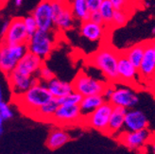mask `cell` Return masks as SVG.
<instances>
[{
    "label": "cell",
    "instance_id": "1",
    "mask_svg": "<svg viewBox=\"0 0 155 154\" xmlns=\"http://www.w3.org/2000/svg\"><path fill=\"white\" fill-rule=\"evenodd\" d=\"M52 98L53 97L46 88L45 83L40 80L33 84L24 94L20 96H12V100L17 105L20 111L30 118L33 116L39 108L48 103Z\"/></svg>",
    "mask_w": 155,
    "mask_h": 154
},
{
    "label": "cell",
    "instance_id": "2",
    "mask_svg": "<svg viewBox=\"0 0 155 154\" xmlns=\"http://www.w3.org/2000/svg\"><path fill=\"white\" fill-rule=\"evenodd\" d=\"M119 54L120 52L111 45H103L90 56L89 63L102 73L108 82L115 84L118 82L117 63Z\"/></svg>",
    "mask_w": 155,
    "mask_h": 154
},
{
    "label": "cell",
    "instance_id": "3",
    "mask_svg": "<svg viewBox=\"0 0 155 154\" xmlns=\"http://www.w3.org/2000/svg\"><path fill=\"white\" fill-rule=\"evenodd\" d=\"M56 45V38L54 31H44L38 29L28 38L27 43L28 51L45 61L52 54Z\"/></svg>",
    "mask_w": 155,
    "mask_h": 154
},
{
    "label": "cell",
    "instance_id": "4",
    "mask_svg": "<svg viewBox=\"0 0 155 154\" xmlns=\"http://www.w3.org/2000/svg\"><path fill=\"white\" fill-rule=\"evenodd\" d=\"M28 52L27 44H0V71L6 76L16 68L19 61Z\"/></svg>",
    "mask_w": 155,
    "mask_h": 154
},
{
    "label": "cell",
    "instance_id": "5",
    "mask_svg": "<svg viewBox=\"0 0 155 154\" xmlns=\"http://www.w3.org/2000/svg\"><path fill=\"white\" fill-rule=\"evenodd\" d=\"M71 83L74 92L81 95V97H88L103 95V92L109 82L97 80L85 72L81 71L75 77Z\"/></svg>",
    "mask_w": 155,
    "mask_h": 154
},
{
    "label": "cell",
    "instance_id": "6",
    "mask_svg": "<svg viewBox=\"0 0 155 154\" xmlns=\"http://www.w3.org/2000/svg\"><path fill=\"white\" fill-rule=\"evenodd\" d=\"M54 28L59 31H67L73 28L75 18L66 0H51Z\"/></svg>",
    "mask_w": 155,
    "mask_h": 154
},
{
    "label": "cell",
    "instance_id": "7",
    "mask_svg": "<svg viewBox=\"0 0 155 154\" xmlns=\"http://www.w3.org/2000/svg\"><path fill=\"white\" fill-rule=\"evenodd\" d=\"M113 108L114 106L109 101L104 102L92 113L83 117L82 125L98 130L102 133H106Z\"/></svg>",
    "mask_w": 155,
    "mask_h": 154
},
{
    "label": "cell",
    "instance_id": "8",
    "mask_svg": "<svg viewBox=\"0 0 155 154\" xmlns=\"http://www.w3.org/2000/svg\"><path fill=\"white\" fill-rule=\"evenodd\" d=\"M82 115L79 105H59L51 123L58 127L82 125Z\"/></svg>",
    "mask_w": 155,
    "mask_h": 154
},
{
    "label": "cell",
    "instance_id": "9",
    "mask_svg": "<svg viewBox=\"0 0 155 154\" xmlns=\"http://www.w3.org/2000/svg\"><path fill=\"white\" fill-rule=\"evenodd\" d=\"M109 101L114 107H121L126 110L134 109L139 103L136 92L130 86H115Z\"/></svg>",
    "mask_w": 155,
    "mask_h": 154
},
{
    "label": "cell",
    "instance_id": "10",
    "mask_svg": "<svg viewBox=\"0 0 155 154\" xmlns=\"http://www.w3.org/2000/svg\"><path fill=\"white\" fill-rule=\"evenodd\" d=\"M152 133L150 130L142 129L138 132H128V130H122V132L116 136L117 141L125 146L126 148L131 150H138L148 145Z\"/></svg>",
    "mask_w": 155,
    "mask_h": 154
},
{
    "label": "cell",
    "instance_id": "11",
    "mask_svg": "<svg viewBox=\"0 0 155 154\" xmlns=\"http://www.w3.org/2000/svg\"><path fill=\"white\" fill-rule=\"evenodd\" d=\"M28 38L23 17H15L10 20L9 28L3 36L1 43L8 44H27Z\"/></svg>",
    "mask_w": 155,
    "mask_h": 154
},
{
    "label": "cell",
    "instance_id": "12",
    "mask_svg": "<svg viewBox=\"0 0 155 154\" xmlns=\"http://www.w3.org/2000/svg\"><path fill=\"white\" fill-rule=\"evenodd\" d=\"M31 15L36 21L38 29L44 31H51L55 28L53 22L51 0H42L36 6Z\"/></svg>",
    "mask_w": 155,
    "mask_h": 154
},
{
    "label": "cell",
    "instance_id": "13",
    "mask_svg": "<svg viewBox=\"0 0 155 154\" xmlns=\"http://www.w3.org/2000/svg\"><path fill=\"white\" fill-rule=\"evenodd\" d=\"M117 75L118 82L125 84L127 86L134 85L139 79L138 69L130 63V61L125 57V55L122 52H120L118 58Z\"/></svg>",
    "mask_w": 155,
    "mask_h": 154
},
{
    "label": "cell",
    "instance_id": "14",
    "mask_svg": "<svg viewBox=\"0 0 155 154\" xmlns=\"http://www.w3.org/2000/svg\"><path fill=\"white\" fill-rule=\"evenodd\" d=\"M7 78L13 97L24 94L26 91H28L33 84H35L39 80L37 77L24 76L15 70L8 75Z\"/></svg>",
    "mask_w": 155,
    "mask_h": 154
},
{
    "label": "cell",
    "instance_id": "15",
    "mask_svg": "<svg viewBox=\"0 0 155 154\" xmlns=\"http://www.w3.org/2000/svg\"><path fill=\"white\" fill-rule=\"evenodd\" d=\"M150 126V122L147 115L137 109L127 110L125 120H124V130L128 132H138V130L147 129Z\"/></svg>",
    "mask_w": 155,
    "mask_h": 154
},
{
    "label": "cell",
    "instance_id": "16",
    "mask_svg": "<svg viewBox=\"0 0 155 154\" xmlns=\"http://www.w3.org/2000/svg\"><path fill=\"white\" fill-rule=\"evenodd\" d=\"M44 64L45 63L42 59L28 51L19 61L14 70L24 76L37 77L39 70Z\"/></svg>",
    "mask_w": 155,
    "mask_h": 154
},
{
    "label": "cell",
    "instance_id": "17",
    "mask_svg": "<svg viewBox=\"0 0 155 154\" xmlns=\"http://www.w3.org/2000/svg\"><path fill=\"white\" fill-rule=\"evenodd\" d=\"M139 79L143 80H150L155 74V52L151 47L150 41H147L144 57L138 68Z\"/></svg>",
    "mask_w": 155,
    "mask_h": 154
},
{
    "label": "cell",
    "instance_id": "18",
    "mask_svg": "<svg viewBox=\"0 0 155 154\" xmlns=\"http://www.w3.org/2000/svg\"><path fill=\"white\" fill-rule=\"evenodd\" d=\"M106 26L98 25L90 20L81 22L80 27V34L82 38L91 43H98L103 40L106 32Z\"/></svg>",
    "mask_w": 155,
    "mask_h": 154
},
{
    "label": "cell",
    "instance_id": "19",
    "mask_svg": "<svg viewBox=\"0 0 155 154\" xmlns=\"http://www.w3.org/2000/svg\"><path fill=\"white\" fill-rule=\"evenodd\" d=\"M71 135L63 127H54L50 129L45 141V146L50 150H57L71 141Z\"/></svg>",
    "mask_w": 155,
    "mask_h": 154
},
{
    "label": "cell",
    "instance_id": "20",
    "mask_svg": "<svg viewBox=\"0 0 155 154\" xmlns=\"http://www.w3.org/2000/svg\"><path fill=\"white\" fill-rule=\"evenodd\" d=\"M127 110L121 107H114L111 116L108 123L106 134L111 136H117L124 129V120H125Z\"/></svg>",
    "mask_w": 155,
    "mask_h": 154
},
{
    "label": "cell",
    "instance_id": "21",
    "mask_svg": "<svg viewBox=\"0 0 155 154\" xmlns=\"http://www.w3.org/2000/svg\"><path fill=\"white\" fill-rule=\"evenodd\" d=\"M45 86L54 98L63 97L74 92L71 82L60 80L56 77H54L53 79L45 82Z\"/></svg>",
    "mask_w": 155,
    "mask_h": 154
},
{
    "label": "cell",
    "instance_id": "22",
    "mask_svg": "<svg viewBox=\"0 0 155 154\" xmlns=\"http://www.w3.org/2000/svg\"><path fill=\"white\" fill-rule=\"evenodd\" d=\"M104 102H106V99L102 95L82 97L81 101L79 104L82 117H85L88 114L92 113L99 106H101Z\"/></svg>",
    "mask_w": 155,
    "mask_h": 154
},
{
    "label": "cell",
    "instance_id": "23",
    "mask_svg": "<svg viewBox=\"0 0 155 154\" xmlns=\"http://www.w3.org/2000/svg\"><path fill=\"white\" fill-rule=\"evenodd\" d=\"M58 107H59V104H58L57 99L53 97L48 103L44 104L42 107L39 108L31 118L42 121V122L51 123L52 117H53V115L55 113Z\"/></svg>",
    "mask_w": 155,
    "mask_h": 154
},
{
    "label": "cell",
    "instance_id": "24",
    "mask_svg": "<svg viewBox=\"0 0 155 154\" xmlns=\"http://www.w3.org/2000/svg\"><path fill=\"white\" fill-rule=\"evenodd\" d=\"M68 3L75 20L80 21L81 23L89 20L90 11L87 0H70V2Z\"/></svg>",
    "mask_w": 155,
    "mask_h": 154
},
{
    "label": "cell",
    "instance_id": "25",
    "mask_svg": "<svg viewBox=\"0 0 155 154\" xmlns=\"http://www.w3.org/2000/svg\"><path fill=\"white\" fill-rule=\"evenodd\" d=\"M146 42L142 43H138L133 47H130L127 50L123 51L122 53L125 55V57L130 61V63L133 64L134 67L137 69L140 66V64L142 61V59L144 57V53H145V48H146Z\"/></svg>",
    "mask_w": 155,
    "mask_h": 154
},
{
    "label": "cell",
    "instance_id": "26",
    "mask_svg": "<svg viewBox=\"0 0 155 154\" xmlns=\"http://www.w3.org/2000/svg\"><path fill=\"white\" fill-rule=\"evenodd\" d=\"M98 11L100 13L103 20V25L106 27L112 26L113 16L114 12V8L111 4L109 0H103V2L100 5Z\"/></svg>",
    "mask_w": 155,
    "mask_h": 154
},
{
    "label": "cell",
    "instance_id": "27",
    "mask_svg": "<svg viewBox=\"0 0 155 154\" xmlns=\"http://www.w3.org/2000/svg\"><path fill=\"white\" fill-rule=\"evenodd\" d=\"M14 113L10 104H8L4 99L3 88L0 84V118L4 121L10 120L13 117Z\"/></svg>",
    "mask_w": 155,
    "mask_h": 154
},
{
    "label": "cell",
    "instance_id": "28",
    "mask_svg": "<svg viewBox=\"0 0 155 154\" xmlns=\"http://www.w3.org/2000/svg\"><path fill=\"white\" fill-rule=\"evenodd\" d=\"M129 12L126 11H120V10H114L112 26L114 28H120L127 24L129 20Z\"/></svg>",
    "mask_w": 155,
    "mask_h": 154
},
{
    "label": "cell",
    "instance_id": "29",
    "mask_svg": "<svg viewBox=\"0 0 155 154\" xmlns=\"http://www.w3.org/2000/svg\"><path fill=\"white\" fill-rule=\"evenodd\" d=\"M82 97L79 95L76 92H72L71 94H69L65 97L56 98L59 105H79L81 101Z\"/></svg>",
    "mask_w": 155,
    "mask_h": 154
},
{
    "label": "cell",
    "instance_id": "30",
    "mask_svg": "<svg viewBox=\"0 0 155 154\" xmlns=\"http://www.w3.org/2000/svg\"><path fill=\"white\" fill-rule=\"evenodd\" d=\"M54 77H55V75H54L53 71L48 66H46L45 64L42 65V67L40 68V70H39V72L37 74L38 80L42 82H45V83L50 80L51 79H53Z\"/></svg>",
    "mask_w": 155,
    "mask_h": 154
},
{
    "label": "cell",
    "instance_id": "31",
    "mask_svg": "<svg viewBox=\"0 0 155 154\" xmlns=\"http://www.w3.org/2000/svg\"><path fill=\"white\" fill-rule=\"evenodd\" d=\"M23 20H24V25H25V28L27 30V33H28V37H30L38 30L36 21L33 18L32 15H28L26 17H23Z\"/></svg>",
    "mask_w": 155,
    "mask_h": 154
},
{
    "label": "cell",
    "instance_id": "32",
    "mask_svg": "<svg viewBox=\"0 0 155 154\" xmlns=\"http://www.w3.org/2000/svg\"><path fill=\"white\" fill-rule=\"evenodd\" d=\"M114 10H120V11H128L129 9V3L130 0H109Z\"/></svg>",
    "mask_w": 155,
    "mask_h": 154
},
{
    "label": "cell",
    "instance_id": "33",
    "mask_svg": "<svg viewBox=\"0 0 155 154\" xmlns=\"http://www.w3.org/2000/svg\"><path fill=\"white\" fill-rule=\"evenodd\" d=\"M89 20L93 23H96V24H98V25H103V20H102V17L101 15H100L99 11H92L90 12V17H89Z\"/></svg>",
    "mask_w": 155,
    "mask_h": 154
},
{
    "label": "cell",
    "instance_id": "34",
    "mask_svg": "<svg viewBox=\"0 0 155 154\" xmlns=\"http://www.w3.org/2000/svg\"><path fill=\"white\" fill-rule=\"evenodd\" d=\"M103 2V0H87V5L90 12L98 11L100 5Z\"/></svg>",
    "mask_w": 155,
    "mask_h": 154
},
{
    "label": "cell",
    "instance_id": "35",
    "mask_svg": "<svg viewBox=\"0 0 155 154\" xmlns=\"http://www.w3.org/2000/svg\"><path fill=\"white\" fill-rule=\"evenodd\" d=\"M9 24H10V20H5V21L2 23L1 28H0V34H1L2 38H3V36L5 35V33H6V31H7L8 28H9Z\"/></svg>",
    "mask_w": 155,
    "mask_h": 154
},
{
    "label": "cell",
    "instance_id": "36",
    "mask_svg": "<svg viewBox=\"0 0 155 154\" xmlns=\"http://www.w3.org/2000/svg\"><path fill=\"white\" fill-rule=\"evenodd\" d=\"M148 145L150 146V149H151L152 154H155V135H154V134L151 135V137H150V139Z\"/></svg>",
    "mask_w": 155,
    "mask_h": 154
},
{
    "label": "cell",
    "instance_id": "37",
    "mask_svg": "<svg viewBox=\"0 0 155 154\" xmlns=\"http://www.w3.org/2000/svg\"><path fill=\"white\" fill-rule=\"evenodd\" d=\"M4 120L0 118V137L3 135V133H4Z\"/></svg>",
    "mask_w": 155,
    "mask_h": 154
},
{
    "label": "cell",
    "instance_id": "38",
    "mask_svg": "<svg viewBox=\"0 0 155 154\" xmlns=\"http://www.w3.org/2000/svg\"><path fill=\"white\" fill-rule=\"evenodd\" d=\"M13 2H14L15 7L19 8V7H21V6H22L23 2H24V0H13Z\"/></svg>",
    "mask_w": 155,
    "mask_h": 154
},
{
    "label": "cell",
    "instance_id": "39",
    "mask_svg": "<svg viewBox=\"0 0 155 154\" xmlns=\"http://www.w3.org/2000/svg\"><path fill=\"white\" fill-rule=\"evenodd\" d=\"M150 83L152 84V85H153V86L155 87V74L153 75V77H152V78H151V80H150Z\"/></svg>",
    "mask_w": 155,
    "mask_h": 154
},
{
    "label": "cell",
    "instance_id": "40",
    "mask_svg": "<svg viewBox=\"0 0 155 154\" xmlns=\"http://www.w3.org/2000/svg\"><path fill=\"white\" fill-rule=\"evenodd\" d=\"M150 44H151V47H152V48H153V50L155 52V39L152 40V41H150Z\"/></svg>",
    "mask_w": 155,
    "mask_h": 154
},
{
    "label": "cell",
    "instance_id": "41",
    "mask_svg": "<svg viewBox=\"0 0 155 154\" xmlns=\"http://www.w3.org/2000/svg\"><path fill=\"white\" fill-rule=\"evenodd\" d=\"M151 32H152V34H155V26L152 28V30H151Z\"/></svg>",
    "mask_w": 155,
    "mask_h": 154
},
{
    "label": "cell",
    "instance_id": "42",
    "mask_svg": "<svg viewBox=\"0 0 155 154\" xmlns=\"http://www.w3.org/2000/svg\"><path fill=\"white\" fill-rule=\"evenodd\" d=\"M2 1H3V2H6L7 0H0V7H1V6H2V4H3V3H2Z\"/></svg>",
    "mask_w": 155,
    "mask_h": 154
},
{
    "label": "cell",
    "instance_id": "43",
    "mask_svg": "<svg viewBox=\"0 0 155 154\" xmlns=\"http://www.w3.org/2000/svg\"><path fill=\"white\" fill-rule=\"evenodd\" d=\"M25 154H28V153H25Z\"/></svg>",
    "mask_w": 155,
    "mask_h": 154
}]
</instances>
